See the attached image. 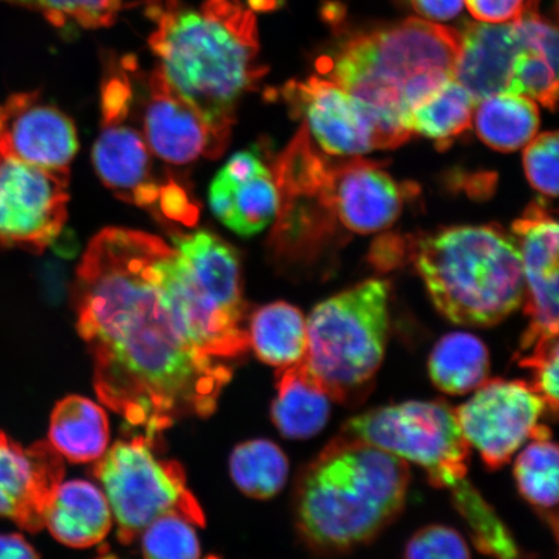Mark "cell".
Wrapping results in <instances>:
<instances>
[{
    "mask_svg": "<svg viewBox=\"0 0 559 559\" xmlns=\"http://www.w3.org/2000/svg\"><path fill=\"white\" fill-rule=\"evenodd\" d=\"M170 245L105 228L76 269V328L94 358L102 403L155 443L180 418L218 407L233 370L195 347L167 302L159 262Z\"/></svg>",
    "mask_w": 559,
    "mask_h": 559,
    "instance_id": "6da1fadb",
    "label": "cell"
},
{
    "mask_svg": "<svg viewBox=\"0 0 559 559\" xmlns=\"http://www.w3.org/2000/svg\"><path fill=\"white\" fill-rule=\"evenodd\" d=\"M150 46L158 67L183 99L229 143L236 110L267 68L260 62L254 12L241 0H152Z\"/></svg>",
    "mask_w": 559,
    "mask_h": 559,
    "instance_id": "7a4b0ae2",
    "label": "cell"
},
{
    "mask_svg": "<svg viewBox=\"0 0 559 559\" xmlns=\"http://www.w3.org/2000/svg\"><path fill=\"white\" fill-rule=\"evenodd\" d=\"M409 480L407 461L340 435L299 475L298 533L318 555L365 547L400 516Z\"/></svg>",
    "mask_w": 559,
    "mask_h": 559,
    "instance_id": "3957f363",
    "label": "cell"
},
{
    "mask_svg": "<svg viewBox=\"0 0 559 559\" xmlns=\"http://www.w3.org/2000/svg\"><path fill=\"white\" fill-rule=\"evenodd\" d=\"M341 435L423 467L432 486L451 493L477 549L500 558L520 556L514 537L469 479L471 444L449 404L415 401L370 409L349 418Z\"/></svg>",
    "mask_w": 559,
    "mask_h": 559,
    "instance_id": "277c9868",
    "label": "cell"
},
{
    "mask_svg": "<svg viewBox=\"0 0 559 559\" xmlns=\"http://www.w3.org/2000/svg\"><path fill=\"white\" fill-rule=\"evenodd\" d=\"M460 33L408 19L384 29L356 35L319 72L367 103L395 128L409 130L411 111L454 79Z\"/></svg>",
    "mask_w": 559,
    "mask_h": 559,
    "instance_id": "5b68a950",
    "label": "cell"
},
{
    "mask_svg": "<svg viewBox=\"0 0 559 559\" xmlns=\"http://www.w3.org/2000/svg\"><path fill=\"white\" fill-rule=\"evenodd\" d=\"M415 255L432 302L453 324L492 326L523 304L520 243L501 227L449 228L419 242Z\"/></svg>",
    "mask_w": 559,
    "mask_h": 559,
    "instance_id": "8992f818",
    "label": "cell"
},
{
    "mask_svg": "<svg viewBox=\"0 0 559 559\" xmlns=\"http://www.w3.org/2000/svg\"><path fill=\"white\" fill-rule=\"evenodd\" d=\"M160 260L167 302L201 352L226 360L248 352L239 254L209 230L174 236Z\"/></svg>",
    "mask_w": 559,
    "mask_h": 559,
    "instance_id": "52a82bcc",
    "label": "cell"
},
{
    "mask_svg": "<svg viewBox=\"0 0 559 559\" xmlns=\"http://www.w3.org/2000/svg\"><path fill=\"white\" fill-rule=\"evenodd\" d=\"M390 284L368 280L324 300L307 319L305 362L331 400L356 404L373 389L390 334Z\"/></svg>",
    "mask_w": 559,
    "mask_h": 559,
    "instance_id": "ba28073f",
    "label": "cell"
},
{
    "mask_svg": "<svg viewBox=\"0 0 559 559\" xmlns=\"http://www.w3.org/2000/svg\"><path fill=\"white\" fill-rule=\"evenodd\" d=\"M134 87L128 72H114L102 87V130L93 159L96 174L118 199L193 227L200 207L177 181L163 183L142 129L132 124Z\"/></svg>",
    "mask_w": 559,
    "mask_h": 559,
    "instance_id": "9c48e42d",
    "label": "cell"
},
{
    "mask_svg": "<svg viewBox=\"0 0 559 559\" xmlns=\"http://www.w3.org/2000/svg\"><path fill=\"white\" fill-rule=\"evenodd\" d=\"M145 437L117 442L95 465V477L114 510L118 539L130 544L165 514L185 516L205 526V515L175 461L159 460Z\"/></svg>",
    "mask_w": 559,
    "mask_h": 559,
    "instance_id": "30bf717a",
    "label": "cell"
},
{
    "mask_svg": "<svg viewBox=\"0 0 559 559\" xmlns=\"http://www.w3.org/2000/svg\"><path fill=\"white\" fill-rule=\"evenodd\" d=\"M283 95L293 114L305 118L307 130L330 155L361 156L395 148L412 135L331 80L310 76L289 82Z\"/></svg>",
    "mask_w": 559,
    "mask_h": 559,
    "instance_id": "8fae6325",
    "label": "cell"
},
{
    "mask_svg": "<svg viewBox=\"0 0 559 559\" xmlns=\"http://www.w3.org/2000/svg\"><path fill=\"white\" fill-rule=\"evenodd\" d=\"M70 170L0 155V248L44 253L68 221Z\"/></svg>",
    "mask_w": 559,
    "mask_h": 559,
    "instance_id": "7c38bea8",
    "label": "cell"
},
{
    "mask_svg": "<svg viewBox=\"0 0 559 559\" xmlns=\"http://www.w3.org/2000/svg\"><path fill=\"white\" fill-rule=\"evenodd\" d=\"M474 391L454 412L488 469H500L533 438L547 404L533 384L521 380H486Z\"/></svg>",
    "mask_w": 559,
    "mask_h": 559,
    "instance_id": "4fadbf2b",
    "label": "cell"
},
{
    "mask_svg": "<svg viewBox=\"0 0 559 559\" xmlns=\"http://www.w3.org/2000/svg\"><path fill=\"white\" fill-rule=\"evenodd\" d=\"M524 277L528 326L521 340L523 356L543 342L558 337V225L540 205L531 206L514 222Z\"/></svg>",
    "mask_w": 559,
    "mask_h": 559,
    "instance_id": "5bb4252c",
    "label": "cell"
},
{
    "mask_svg": "<svg viewBox=\"0 0 559 559\" xmlns=\"http://www.w3.org/2000/svg\"><path fill=\"white\" fill-rule=\"evenodd\" d=\"M79 146L73 121L40 94H13L0 104V155L70 170Z\"/></svg>",
    "mask_w": 559,
    "mask_h": 559,
    "instance_id": "9a60e30c",
    "label": "cell"
},
{
    "mask_svg": "<svg viewBox=\"0 0 559 559\" xmlns=\"http://www.w3.org/2000/svg\"><path fill=\"white\" fill-rule=\"evenodd\" d=\"M142 131L153 155L170 165L218 158L228 143L178 94L158 66L146 79Z\"/></svg>",
    "mask_w": 559,
    "mask_h": 559,
    "instance_id": "2e32d148",
    "label": "cell"
},
{
    "mask_svg": "<svg viewBox=\"0 0 559 559\" xmlns=\"http://www.w3.org/2000/svg\"><path fill=\"white\" fill-rule=\"evenodd\" d=\"M64 473V461L50 442L25 449L0 431V516L38 533Z\"/></svg>",
    "mask_w": 559,
    "mask_h": 559,
    "instance_id": "e0dca14e",
    "label": "cell"
},
{
    "mask_svg": "<svg viewBox=\"0 0 559 559\" xmlns=\"http://www.w3.org/2000/svg\"><path fill=\"white\" fill-rule=\"evenodd\" d=\"M210 207L223 225L249 237L262 233L275 221L280 193L275 175L260 152L236 153L216 174L209 191Z\"/></svg>",
    "mask_w": 559,
    "mask_h": 559,
    "instance_id": "ac0fdd59",
    "label": "cell"
},
{
    "mask_svg": "<svg viewBox=\"0 0 559 559\" xmlns=\"http://www.w3.org/2000/svg\"><path fill=\"white\" fill-rule=\"evenodd\" d=\"M403 199L395 180L370 160L331 165L325 205L353 233L374 234L389 228L401 215Z\"/></svg>",
    "mask_w": 559,
    "mask_h": 559,
    "instance_id": "d6986e66",
    "label": "cell"
},
{
    "mask_svg": "<svg viewBox=\"0 0 559 559\" xmlns=\"http://www.w3.org/2000/svg\"><path fill=\"white\" fill-rule=\"evenodd\" d=\"M460 33V50L454 80L475 103L508 93L510 76L522 45L513 23H469Z\"/></svg>",
    "mask_w": 559,
    "mask_h": 559,
    "instance_id": "ffe728a7",
    "label": "cell"
},
{
    "mask_svg": "<svg viewBox=\"0 0 559 559\" xmlns=\"http://www.w3.org/2000/svg\"><path fill=\"white\" fill-rule=\"evenodd\" d=\"M111 526L110 507L99 488L86 480L61 484L45 514V527L72 548L100 543Z\"/></svg>",
    "mask_w": 559,
    "mask_h": 559,
    "instance_id": "44dd1931",
    "label": "cell"
},
{
    "mask_svg": "<svg viewBox=\"0 0 559 559\" xmlns=\"http://www.w3.org/2000/svg\"><path fill=\"white\" fill-rule=\"evenodd\" d=\"M276 389L271 417L285 438L309 439L325 428L332 400L304 359L280 368Z\"/></svg>",
    "mask_w": 559,
    "mask_h": 559,
    "instance_id": "7402d4cb",
    "label": "cell"
},
{
    "mask_svg": "<svg viewBox=\"0 0 559 559\" xmlns=\"http://www.w3.org/2000/svg\"><path fill=\"white\" fill-rule=\"evenodd\" d=\"M48 442L72 463L99 460L109 443L108 417L86 397L68 396L52 412Z\"/></svg>",
    "mask_w": 559,
    "mask_h": 559,
    "instance_id": "603a6c76",
    "label": "cell"
},
{
    "mask_svg": "<svg viewBox=\"0 0 559 559\" xmlns=\"http://www.w3.org/2000/svg\"><path fill=\"white\" fill-rule=\"evenodd\" d=\"M249 346L265 365L285 368L302 360L307 349V320L297 307L275 302L250 319Z\"/></svg>",
    "mask_w": 559,
    "mask_h": 559,
    "instance_id": "cb8c5ba5",
    "label": "cell"
},
{
    "mask_svg": "<svg viewBox=\"0 0 559 559\" xmlns=\"http://www.w3.org/2000/svg\"><path fill=\"white\" fill-rule=\"evenodd\" d=\"M477 104L475 129L481 142L496 151H519L539 130V109L527 96L501 93Z\"/></svg>",
    "mask_w": 559,
    "mask_h": 559,
    "instance_id": "d4e9b609",
    "label": "cell"
},
{
    "mask_svg": "<svg viewBox=\"0 0 559 559\" xmlns=\"http://www.w3.org/2000/svg\"><path fill=\"white\" fill-rule=\"evenodd\" d=\"M488 372V348L471 333L453 332L444 335L430 354L431 381L445 394L471 393L487 380Z\"/></svg>",
    "mask_w": 559,
    "mask_h": 559,
    "instance_id": "484cf974",
    "label": "cell"
},
{
    "mask_svg": "<svg viewBox=\"0 0 559 559\" xmlns=\"http://www.w3.org/2000/svg\"><path fill=\"white\" fill-rule=\"evenodd\" d=\"M531 442L516 457L514 477L520 493L548 519L557 536L558 447L548 426L537 425Z\"/></svg>",
    "mask_w": 559,
    "mask_h": 559,
    "instance_id": "4316f807",
    "label": "cell"
},
{
    "mask_svg": "<svg viewBox=\"0 0 559 559\" xmlns=\"http://www.w3.org/2000/svg\"><path fill=\"white\" fill-rule=\"evenodd\" d=\"M475 107L477 103L469 91L450 80L411 111L409 130L435 140L438 148L445 150L454 138L471 128Z\"/></svg>",
    "mask_w": 559,
    "mask_h": 559,
    "instance_id": "83f0119b",
    "label": "cell"
},
{
    "mask_svg": "<svg viewBox=\"0 0 559 559\" xmlns=\"http://www.w3.org/2000/svg\"><path fill=\"white\" fill-rule=\"evenodd\" d=\"M230 475L237 487L250 498H274L286 484L289 463L274 442L250 440L236 447L230 456Z\"/></svg>",
    "mask_w": 559,
    "mask_h": 559,
    "instance_id": "f1b7e54d",
    "label": "cell"
},
{
    "mask_svg": "<svg viewBox=\"0 0 559 559\" xmlns=\"http://www.w3.org/2000/svg\"><path fill=\"white\" fill-rule=\"evenodd\" d=\"M193 526V523L179 514L159 516L143 533L144 556L164 559L200 557V543Z\"/></svg>",
    "mask_w": 559,
    "mask_h": 559,
    "instance_id": "f546056e",
    "label": "cell"
},
{
    "mask_svg": "<svg viewBox=\"0 0 559 559\" xmlns=\"http://www.w3.org/2000/svg\"><path fill=\"white\" fill-rule=\"evenodd\" d=\"M557 72L558 67L544 56L522 50L514 61L508 93L527 96L545 108L555 110L558 97Z\"/></svg>",
    "mask_w": 559,
    "mask_h": 559,
    "instance_id": "4dcf8cb0",
    "label": "cell"
},
{
    "mask_svg": "<svg viewBox=\"0 0 559 559\" xmlns=\"http://www.w3.org/2000/svg\"><path fill=\"white\" fill-rule=\"evenodd\" d=\"M126 0H37V9L55 26L73 23L85 29H100L115 24Z\"/></svg>",
    "mask_w": 559,
    "mask_h": 559,
    "instance_id": "1f68e13d",
    "label": "cell"
},
{
    "mask_svg": "<svg viewBox=\"0 0 559 559\" xmlns=\"http://www.w3.org/2000/svg\"><path fill=\"white\" fill-rule=\"evenodd\" d=\"M558 151L557 132H544L531 140L523 155L530 185L537 192L554 199L558 195Z\"/></svg>",
    "mask_w": 559,
    "mask_h": 559,
    "instance_id": "d6a6232c",
    "label": "cell"
},
{
    "mask_svg": "<svg viewBox=\"0 0 559 559\" xmlns=\"http://www.w3.org/2000/svg\"><path fill=\"white\" fill-rule=\"evenodd\" d=\"M405 558H471V549L456 530L428 526L417 531L405 545Z\"/></svg>",
    "mask_w": 559,
    "mask_h": 559,
    "instance_id": "836d02e7",
    "label": "cell"
},
{
    "mask_svg": "<svg viewBox=\"0 0 559 559\" xmlns=\"http://www.w3.org/2000/svg\"><path fill=\"white\" fill-rule=\"evenodd\" d=\"M558 352L557 337L535 346L520 360L521 367L534 369V382L531 384L554 415L558 412Z\"/></svg>",
    "mask_w": 559,
    "mask_h": 559,
    "instance_id": "e575fe53",
    "label": "cell"
},
{
    "mask_svg": "<svg viewBox=\"0 0 559 559\" xmlns=\"http://www.w3.org/2000/svg\"><path fill=\"white\" fill-rule=\"evenodd\" d=\"M465 3L479 23L509 24L521 17L527 0H465Z\"/></svg>",
    "mask_w": 559,
    "mask_h": 559,
    "instance_id": "d590c367",
    "label": "cell"
},
{
    "mask_svg": "<svg viewBox=\"0 0 559 559\" xmlns=\"http://www.w3.org/2000/svg\"><path fill=\"white\" fill-rule=\"evenodd\" d=\"M414 9L430 21H449L460 15L465 0H411Z\"/></svg>",
    "mask_w": 559,
    "mask_h": 559,
    "instance_id": "8d00e7d4",
    "label": "cell"
},
{
    "mask_svg": "<svg viewBox=\"0 0 559 559\" xmlns=\"http://www.w3.org/2000/svg\"><path fill=\"white\" fill-rule=\"evenodd\" d=\"M39 555L19 534H0V559L7 558H38Z\"/></svg>",
    "mask_w": 559,
    "mask_h": 559,
    "instance_id": "74e56055",
    "label": "cell"
},
{
    "mask_svg": "<svg viewBox=\"0 0 559 559\" xmlns=\"http://www.w3.org/2000/svg\"><path fill=\"white\" fill-rule=\"evenodd\" d=\"M9 2L19 3L27 7H33V9H37V0H9Z\"/></svg>",
    "mask_w": 559,
    "mask_h": 559,
    "instance_id": "f35d334b",
    "label": "cell"
}]
</instances>
